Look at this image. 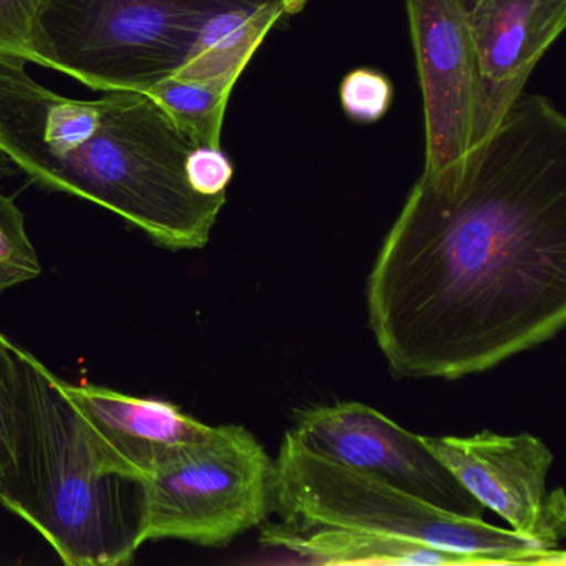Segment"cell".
Here are the masks:
<instances>
[{"label":"cell","mask_w":566,"mask_h":566,"mask_svg":"<svg viewBox=\"0 0 566 566\" xmlns=\"http://www.w3.org/2000/svg\"><path fill=\"white\" fill-rule=\"evenodd\" d=\"M396 377L455 380L566 321V118L522 95L449 190L420 175L367 280Z\"/></svg>","instance_id":"cell-1"},{"label":"cell","mask_w":566,"mask_h":566,"mask_svg":"<svg viewBox=\"0 0 566 566\" xmlns=\"http://www.w3.org/2000/svg\"><path fill=\"white\" fill-rule=\"evenodd\" d=\"M0 54V155L34 184L84 198L165 250H200L227 203L188 180L197 145L140 92L95 101L55 94Z\"/></svg>","instance_id":"cell-2"},{"label":"cell","mask_w":566,"mask_h":566,"mask_svg":"<svg viewBox=\"0 0 566 566\" xmlns=\"http://www.w3.org/2000/svg\"><path fill=\"white\" fill-rule=\"evenodd\" d=\"M18 357V439L0 503L65 565H128L144 545V482L102 460L61 377L21 347Z\"/></svg>","instance_id":"cell-3"},{"label":"cell","mask_w":566,"mask_h":566,"mask_svg":"<svg viewBox=\"0 0 566 566\" xmlns=\"http://www.w3.org/2000/svg\"><path fill=\"white\" fill-rule=\"evenodd\" d=\"M266 0H39L29 62L95 92L150 94L168 81L208 82L228 12Z\"/></svg>","instance_id":"cell-4"},{"label":"cell","mask_w":566,"mask_h":566,"mask_svg":"<svg viewBox=\"0 0 566 566\" xmlns=\"http://www.w3.org/2000/svg\"><path fill=\"white\" fill-rule=\"evenodd\" d=\"M274 512L293 528L363 530L485 559L486 565H556L562 548H539L512 530L457 515L369 473L307 449L293 430L274 460Z\"/></svg>","instance_id":"cell-5"},{"label":"cell","mask_w":566,"mask_h":566,"mask_svg":"<svg viewBox=\"0 0 566 566\" xmlns=\"http://www.w3.org/2000/svg\"><path fill=\"white\" fill-rule=\"evenodd\" d=\"M274 460L243 426H218L144 482L145 542L224 546L274 512Z\"/></svg>","instance_id":"cell-6"},{"label":"cell","mask_w":566,"mask_h":566,"mask_svg":"<svg viewBox=\"0 0 566 566\" xmlns=\"http://www.w3.org/2000/svg\"><path fill=\"white\" fill-rule=\"evenodd\" d=\"M426 118L422 177L439 190L462 180L479 130V62L462 0H406Z\"/></svg>","instance_id":"cell-7"},{"label":"cell","mask_w":566,"mask_h":566,"mask_svg":"<svg viewBox=\"0 0 566 566\" xmlns=\"http://www.w3.org/2000/svg\"><path fill=\"white\" fill-rule=\"evenodd\" d=\"M293 432L307 449L369 473L457 515L482 518L483 509L423 446L417 433L356 400L293 412Z\"/></svg>","instance_id":"cell-8"},{"label":"cell","mask_w":566,"mask_h":566,"mask_svg":"<svg viewBox=\"0 0 566 566\" xmlns=\"http://www.w3.org/2000/svg\"><path fill=\"white\" fill-rule=\"evenodd\" d=\"M420 439L457 482L483 509L505 520L512 532L539 548H559L566 533V499L562 489L546 490L555 459L542 439L490 430Z\"/></svg>","instance_id":"cell-9"},{"label":"cell","mask_w":566,"mask_h":566,"mask_svg":"<svg viewBox=\"0 0 566 566\" xmlns=\"http://www.w3.org/2000/svg\"><path fill=\"white\" fill-rule=\"evenodd\" d=\"M479 62L475 154L492 137L566 28V0H462ZM473 154V155H475Z\"/></svg>","instance_id":"cell-10"},{"label":"cell","mask_w":566,"mask_h":566,"mask_svg":"<svg viewBox=\"0 0 566 566\" xmlns=\"http://www.w3.org/2000/svg\"><path fill=\"white\" fill-rule=\"evenodd\" d=\"M98 455L114 472L145 482L178 452L203 442L213 427L167 400L61 379Z\"/></svg>","instance_id":"cell-11"},{"label":"cell","mask_w":566,"mask_h":566,"mask_svg":"<svg viewBox=\"0 0 566 566\" xmlns=\"http://www.w3.org/2000/svg\"><path fill=\"white\" fill-rule=\"evenodd\" d=\"M261 542L290 549L304 562L316 565H486L479 556L447 552L397 536L334 526L300 530L270 525L261 533Z\"/></svg>","instance_id":"cell-12"},{"label":"cell","mask_w":566,"mask_h":566,"mask_svg":"<svg viewBox=\"0 0 566 566\" xmlns=\"http://www.w3.org/2000/svg\"><path fill=\"white\" fill-rule=\"evenodd\" d=\"M231 88L203 82L168 81L150 92L197 147L221 148V130Z\"/></svg>","instance_id":"cell-13"},{"label":"cell","mask_w":566,"mask_h":566,"mask_svg":"<svg viewBox=\"0 0 566 566\" xmlns=\"http://www.w3.org/2000/svg\"><path fill=\"white\" fill-rule=\"evenodd\" d=\"M38 251L25 230V214L0 191V293L41 276Z\"/></svg>","instance_id":"cell-14"},{"label":"cell","mask_w":566,"mask_h":566,"mask_svg":"<svg viewBox=\"0 0 566 566\" xmlns=\"http://www.w3.org/2000/svg\"><path fill=\"white\" fill-rule=\"evenodd\" d=\"M18 349L0 333V485L11 472L18 439L21 394Z\"/></svg>","instance_id":"cell-15"},{"label":"cell","mask_w":566,"mask_h":566,"mask_svg":"<svg viewBox=\"0 0 566 566\" xmlns=\"http://www.w3.org/2000/svg\"><path fill=\"white\" fill-rule=\"evenodd\" d=\"M339 101L350 120L376 124L392 105L394 85L382 72L356 69L340 82Z\"/></svg>","instance_id":"cell-16"},{"label":"cell","mask_w":566,"mask_h":566,"mask_svg":"<svg viewBox=\"0 0 566 566\" xmlns=\"http://www.w3.org/2000/svg\"><path fill=\"white\" fill-rule=\"evenodd\" d=\"M234 168L221 148L197 147L188 160V180L205 197H227Z\"/></svg>","instance_id":"cell-17"},{"label":"cell","mask_w":566,"mask_h":566,"mask_svg":"<svg viewBox=\"0 0 566 566\" xmlns=\"http://www.w3.org/2000/svg\"><path fill=\"white\" fill-rule=\"evenodd\" d=\"M39 0H0V54L29 62V39Z\"/></svg>","instance_id":"cell-18"},{"label":"cell","mask_w":566,"mask_h":566,"mask_svg":"<svg viewBox=\"0 0 566 566\" xmlns=\"http://www.w3.org/2000/svg\"><path fill=\"white\" fill-rule=\"evenodd\" d=\"M9 170V161L6 160L2 155H0V171H8Z\"/></svg>","instance_id":"cell-19"}]
</instances>
